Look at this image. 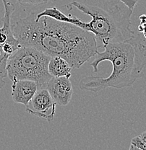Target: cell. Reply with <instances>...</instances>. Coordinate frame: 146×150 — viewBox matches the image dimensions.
I'll use <instances>...</instances> for the list:
<instances>
[{"instance_id":"cell-1","label":"cell","mask_w":146,"mask_h":150,"mask_svg":"<svg viewBox=\"0 0 146 150\" xmlns=\"http://www.w3.org/2000/svg\"><path fill=\"white\" fill-rule=\"evenodd\" d=\"M36 12L12 25L21 46L32 47L47 55L60 56L78 69L98 52L95 35L75 25L48 16L36 20Z\"/></svg>"},{"instance_id":"cell-2","label":"cell","mask_w":146,"mask_h":150,"mask_svg":"<svg viewBox=\"0 0 146 150\" xmlns=\"http://www.w3.org/2000/svg\"><path fill=\"white\" fill-rule=\"evenodd\" d=\"M66 7H75L91 17L83 29L98 37L103 45L128 41L135 36L130 29L133 10L121 0H73Z\"/></svg>"},{"instance_id":"cell-3","label":"cell","mask_w":146,"mask_h":150,"mask_svg":"<svg viewBox=\"0 0 146 150\" xmlns=\"http://www.w3.org/2000/svg\"><path fill=\"white\" fill-rule=\"evenodd\" d=\"M103 46L104 51L95 54L90 66L94 72L97 73L98 64L108 61L112 64V72L106 78L92 75L83 76L79 82V88L98 93L109 87L122 89L131 87L142 71L137 62L134 46L130 41H125L108 43Z\"/></svg>"},{"instance_id":"cell-4","label":"cell","mask_w":146,"mask_h":150,"mask_svg":"<svg viewBox=\"0 0 146 150\" xmlns=\"http://www.w3.org/2000/svg\"><path fill=\"white\" fill-rule=\"evenodd\" d=\"M50 59L51 56L36 48L20 46L7 60V77L12 82L21 79L35 81L38 88H43L52 77L48 69Z\"/></svg>"},{"instance_id":"cell-5","label":"cell","mask_w":146,"mask_h":150,"mask_svg":"<svg viewBox=\"0 0 146 150\" xmlns=\"http://www.w3.org/2000/svg\"><path fill=\"white\" fill-rule=\"evenodd\" d=\"M56 105L46 88H38L35 95L26 106V110L34 116L51 122L54 119Z\"/></svg>"},{"instance_id":"cell-6","label":"cell","mask_w":146,"mask_h":150,"mask_svg":"<svg viewBox=\"0 0 146 150\" xmlns=\"http://www.w3.org/2000/svg\"><path fill=\"white\" fill-rule=\"evenodd\" d=\"M45 88L59 105H67L73 95V87L70 78L67 76H52L48 81Z\"/></svg>"},{"instance_id":"cell-7","label":"cell","mask_w":146,"mask_h":150,"mask_svg":"<svg viewBox=\"0 0 146 150\" xmlns=\"http://www.w3.org/2000/svg\"><path fill=\"white\" fill-rule=\"evenodd\" d=\"M38 90V85L35 81L30 79L12 82V98L15 103L26 106Z\"/></svg>"},{"instance_id":"cell-8","label":"cell","mask_w":146,"mask_h":150,"mask_svg":"<svg viewBox=\"0 0 146 150\" xmlns=\"http://www.w3.org/2000/svg\"><path fill=\"white\" fill-rule=\"evenodd\" d=\"M48 69L52 76H71L72 67L67 60L60 56H52L48 62Z\"/></svg>"},{"instance_id":"cell-9","label":"cell","mask_w":146,"mask_h":150,"mask_svg":"<svg viewBox=\"0 0 146 150\" xmlns=\"http://www.w3.org/2000/svg\"><path fill=\"white\" fill-rule=\"evenodd\" d=\"M43 16H48L49 18H54L55 20H58V21L72 23V24L78 26V27H79L81 21H82V20L77 18L76 16H73L72 15H64L63 12H61L59 9H58L55 7L46 8L43 12L38 14L36 13V20H38L39 18H41Z\"/></svg>"},{"instance_id":"cell-10","label":"cell","mask_w":146,"mask_h":150,"mask_svg":"<svg viewBox=\"0 0 146 150\" xmlns=\"http://www.w3.org/2000/svg\"><path fill=\"white\" fill-rule=\"evenodd\" d=\"M9 56V54L4 51L2 45H0V89L3 88L6 84L4 79L7 77V64Z\"/></svg>"},{"instance_id":"cell-11","label":"cell","mask_w":146,"mask_h":150,"mask_svg":"<svg viewBox=\"0 0 146 150\" xmlns=\"http://www.w3.org/2000/svg\"><path fill=\"white\" fill-rule=\"evenodd\" d=\"M12 14H13V12L10 10L4 11V17L2 18V27L0 28V33H6L7 35H9L11 37L14 36L12 30V23H11V18H12Z\"/></svg>"},{"instance_id":"cell-12","label":"cell","mask_w":146,"mask_h":150,"mask_svg":"<svg viewBox=\"0 0 146 150\" xmlns=\"http://www.w3.org/2000/svg\"><path fill=\"white\" fill-rule=\"evenodd\" d=\"M130 149H141V150H146V143L142 140L140 136L134 137L131 141L130 144Z\"/></svg>"},{"instance_id":"cell-13","label":"cell","mask_w":146,"mask_h":150,"mask_svg":"<svg viewBox=\"0 0 146 150\" xmlns=\"http://www.w3.org/2000/svg\"><path fill=\"white\" fill-rule=\"evenodd\" d=\"M20 4L23 5H41L48 3L50 0H16Z\"/></svg>"},{"instance_id":"cell-14","label":"cell","mask_w":146,"mask_h":150,"mask_svg":"<svg viewBox=\"0 0 146 150\" xmlns=\"http://www.w3.org/2000/svg\"><path fill=\"white\" fill-rule=\"evenodd\" d=\"M121 1H123L128 7L133 10L139 0H121Z\"/></svg>"},{"instance_id":"cell-15","label":"cell","mask_w":146,"mask_h":150,"mask_svg":"<svg viewBox=\"0 0 146 150\" xmlns=\"http://www.w3.org/2000/svg\"><path fill=\"white\" fill-rule=\"evenodd\" d=\"M140 136L141 138L142 139V140H143L144 142H145L146 143V131H145V132H143V133H142V134H141Z\"/></svg>"}]
</instances>
